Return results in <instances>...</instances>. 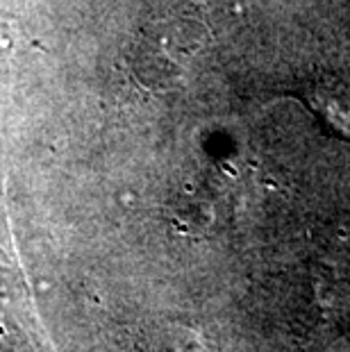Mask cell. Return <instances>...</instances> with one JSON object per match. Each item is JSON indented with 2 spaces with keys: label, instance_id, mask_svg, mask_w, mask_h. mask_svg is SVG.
I'll return each mask as SVG.
<instances>
[]
</instances>
